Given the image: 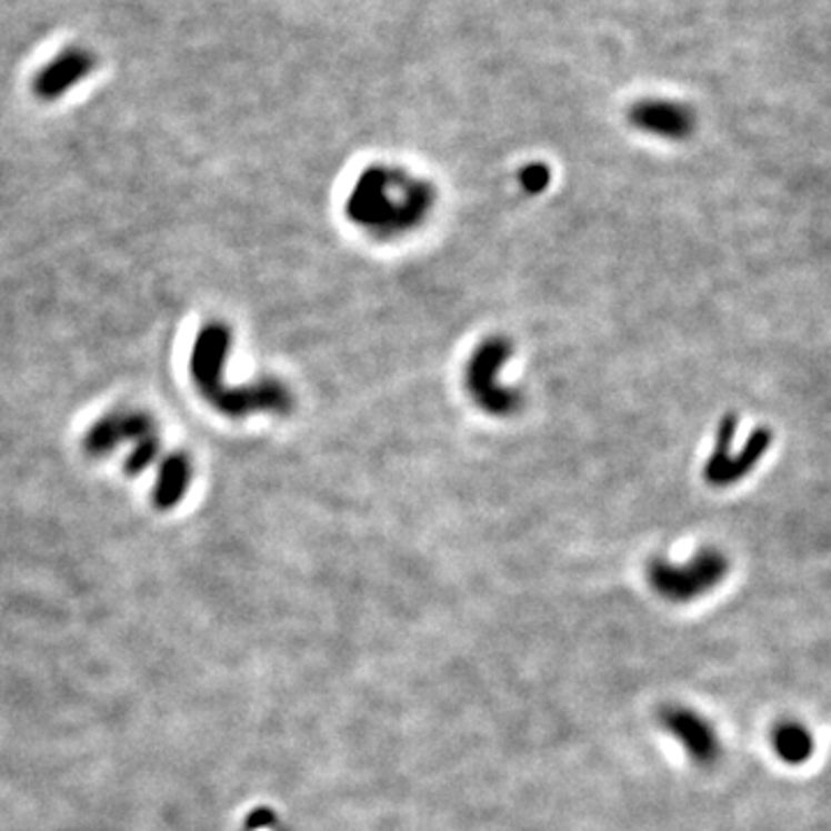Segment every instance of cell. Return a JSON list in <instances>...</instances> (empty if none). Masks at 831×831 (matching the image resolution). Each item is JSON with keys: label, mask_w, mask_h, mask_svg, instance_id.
Returning a JSON list of instances; mask_svg holds the SVG:
<instances>
[{"label": "cell", "mask_w": 831, "mask_h": 831, "mask_svg": "<svg viewBox=\"0 0 831 831\" xmlns=\"http://www.w3.org/2000/svg\"><path fill=\"white\" fill-rule=\"evenodd\" d=\"M233 347V333L224 321L203 323L190 351V379L197 393L227 419L241 421L254 413L287 416L293 409L289 386L276 377L229 386L227 363Z\"/></svg>", "instance_id": "6da1fadb"}, {"label": "cell", "mask_w": 831, "mask_h": 831, "mask_svg": "<svg viewBox=\"0 0 831 831\" xmlns=\"http://www.w3.org/2000/svg\"><path fill=\"white\" fill-rule=\"evenodd\" d=\"M434 192L402 169L372 164L347 194V218L377 239H393L413 231L430 216Z\"/></svg>", "instance_id": "7a4b0ae2"}, {"label": "cell", "mask_w": 831, "mask_h": 831, "mask_svg": "<svg viewBox=\"0 0 831 831\" xmlns=\"http://www.w3.org/2000/svg\"><path fill=\"white\" fill-rule=\"evenodd\" d=\"M121 449L128 451L123 460L128 477H141L148 467L160 462L162 437L151 413L137 407H116L83 434V451L93 460H104Z\"/></svg>", "instance_id": "3957f363"}, {"label": "cell", "mask_w": 831, "mask_h": 831, "mask_svg": "<svg viewBox=\"0 0 831 831\" xmlns=\"http://www.w3.org/2000/svg\"><path fill=\"white\" fill-rule=\"evenodd\" d=\"M725 575V559L719 552H700L687 567L654 563L651 584L670 601H691L707 593Z\"/></svg>", "instance_id": "277c9868"}, {"label": "cell", "mask_w": 831, "mask_h": 831, "mask_svg": "<svg viewBox=\"0 0 831 831\" xmlns=\"http://www.w3.org/2000/svg\"><path fill=\"white\" fill-rule=\"evenodd\" d=\"M509 353L511 349L507 342L492 340V342H485L469 363V372H467L469 391L473 400L492 413H509L511 409H515L513 407L518 400L515 393L503 389L499 381L501 368L503 363H507Z\"/></svg>", "instance_id": "5b68a950"}, {"label": "cell", "mask_w": 831, "mask_h": 831, "mask_svg": "<svg viewBox=\"0 0 831 831\" xmlns=\"http://www.w3.org/2000/svg\"><path fill=\"white\" fill-rule=\"evenodd\" d=\"M98 70V56L86 47H66L40 68L31 81V91L42 102H56Z\"/></svg>", "instance_id": "8992f818"}, {"label": "cell", "mask_w": 831, "mask_h": 831, "mask_svg": "<svg viewBox=\"0 0 831 831\" xmlns=\"http://www.w3.org/2000/svg\"><path fill=\"white\" fill-rule=\"evenodd\" d=\"M629 118L638 130L670 141L691 137L695 128L693 111L672 100H642L633 104Z\"/></svg>", "instance_id": "52a82bcc"}, {"label": "cell", "mask_w": 831, "mask_h": 831, "mask_svg": "<svg viewBox=\"0 0 831 831\" xmlns=\"http://www.w3.org/2000/svg\"><path fill=\"white\" fill-rule=\"evenodd\" d=\"M194 481L192 458L183 451L164 453L158 462V473L153 483V507L158 511H171L186 499Z\"/></svg>", "instance_id": "ba28073f"}, {"label": "cell", "mask_w": 831, "mask_h": 831, "mask_svg": "<svg viewBox=\"0 0 831 831\" xmlns=\"http://www.w3.org/2000/svg\"><path fill=\"white\" fill-rule=\"evenodd\" d=\"M663 725L681 741V747L698 762H709L717 755V737L704 719L689 709H668L663 714Z\"/></svg>", "instance_id": "9c48e42d"}, {"label": "cell", "mask_w": 831, "mask_h": 831, "mask_svg": "<svg viewBox=\"0 0 831 831\" xmlns=\"http://www.w3.org/2000/svg\"><path fill=\"white\" fill-rule=\"evenodd\" d=\"M774 751L779 753L783 762H790V764L807 762L813 751L811 734L797 723H785L774 732Z\"/></svg>", "instance_id": "30bf717a"}, {"label": "cell", "mask_w": 831, "mask_h": 831, "mask_svg": "<svg viewBox=\"0 0 831 831\" xmlns=\"http://www.w3.org/2000/svg\"><path fill=\"white\" fill-rule=\"evenodd\" d=\"M524 183L531 188V190H541L545 183H548V169L543 164H531L527 171H524Z\"/></svg>", "instance_id": "8fae6325"}, {"label": "cell", "mask_w": 831, "mask_h": 831, "mask_svg": "<svg viewBox=\"0 0 831 831\" xmlns=\"http://www.w3.org/2000/svg\"><path fill=\"white\" fill-rule=\"evenodd\" d=\"M271 822H273V815H271V811H254L248 824H250V829H257V827L271 824Z\"/></svg>", "instance_id": "7c38bea8"}]
</instances>
